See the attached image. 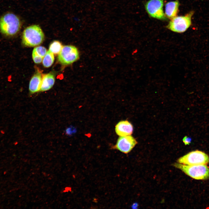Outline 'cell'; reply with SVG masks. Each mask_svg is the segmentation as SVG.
<instances>
[{"label":"cell","mask_w":209,"mask_h":209,"mask_svg":"<svg viewBox=\"0 0 209 209\" xmlns=\"http://www.w3.org/2000/svg\"><path fill=\"white\" fill-rule=\"evenodd\" d=\"M21 25L20 18L13 13H7L0 18V30L6 35L12 36L16 35Z\"/></svg>","instance_id":"cell-1"},{"label":"cell","mask_w":209,"mask_h":209,"mask_svg":"<svg viewBox=\"0 0 209 209\" xmlns=\"http://www.w3.org/2000/svg\"><path fill=\"white\" fill-rule=\"evenodd\" d=\"M44 35L40 26L32 25L26 28L22 36V43L28 47L36 46L42 44L44 40Z\"/></svg>","instance_id":"cell-2"},{"label":"cell","mask_w":209,"mask_h":209,"mask_svg":"<svg viewBox=\"0 0 209 209\" xmlns=\"http://www.w3.org/2000/svg\"><path fill=\"white\" fill-rule=\"evenodd\" d=\"M173 165L194 179L205 180L209 178V168L206 164L187 165L178 163Z\"/></svg>","instance_id":"cell-3"},{"label":"cell","mask_w":209,"mask_h":209,"mask_svg":"<svg viewBox=\"0 0 209 209\" xmlns=\"http://www.w3.org/2000/svg\"><path fill=\"white\" fill-rule=\"evenodd\" d=\"M194 12L191 11L184 16H176L171 19L167 28L174 32L181 33L185 32L192 24V17Z\"/></svg>","instance_id":"cell-4"},{"label":"cell","mask_w":209,"mask_h":209,"mask_svg":"<svg viewBox=\"0 0 209 209\" xmlns=\"http://www.w3.org/2000/svg\"><path fill=\"white\" fill-rule=\"evenodd\" d=\"M177 162L187 165H206L209 163V156L203 152L196 150L181 157L177 160Z\"/></svg>","instance_id":"cell-5"},{"label":"cell","mask_w":209,"mask_h":209,"mask_svg":"<svg viewBox=\"0 0 209 209\" xmlns=\"http://www.w3.org/2000/svg\"><path fill=\"white\" fill-rule=\"evenodd\" d=\"M79 58V52L75 46L66 45L63 47L57 58L58 61L61 64L65 65L73 63Z\"/></svg>","instance_id":"cell-6"},{"label":"cell","mask_w":209,"mask_h":209,"mask_svg":"<svg viewBox=\"0 0 209 209\" xmlns=\"http://www.w3.org/2000/svg\"><path fill=\"white\" fill-rule=\"evenodd\" d=\"M163 0H149L145 4V10L151 17L161 20H166L163 7Z\"/></svg>","instance_id":"cell-7"},{"label":"cell","mask_w":209,"mask_h":209,"mask_svg":"<svg viewBox=\"0 0 209 209\" xmlns=\"http://www.w3.org/2000/svg\"><path fill=\"white\" fill-rule=\"evenodd\" d=\"M137 143L135 138L131 135L120 136L113 148L125 154L129 153Z\"/></svg>","instance_id":"cell-8"},{"label":"cell","mask_w":209,"mask_h":209,"mask_svg":"<svg viewBox=\"0 0 209 209\" xmlns=\"http://www.w3.org/2000/svg\"><path fill=\"white\" fill-rule=\"evenodd\" d=\"M115 131L116 134L123 136L131 135L133 133V127L131 124L127 120H122L116 125Z\"/></svg>","instance_id":"cell-9"},{"label":"cell","mask_w":209,"mask_h":209,"mask_svg":"<svg viewBox=\"0 0 209 209\" xmlns=\"http://www.w3.org/2000/svg\"><path fill=\"white\" fill-rule=\"evenodd\" d=\"M42 77L41 73L36 72L32 77L30 82L29 89L30 93H35L40 91Z\"/></svg>","instance_id":"cell-10"},{"label":"cell","mask_w":209,"mask_h":209,"mask_svg":"<svg viewBox=\"0 0 209 209\" xmlns=\"http://www.w3.org/2000/svg\"><path fill=\"white\" fill-rule=\"evenodd\" d=\"M179 5L178 0L167 3L165 5L166 16L171 19L176 16L178 12Z\"/></svg>","instance_id":"cell-11"},{"label":"cell","mask_w":209,"mask_h":209,"mask_svg":"<svg viewBox=\"0 0 209 209\" xmlns=\"http://www.w3.org/2000/svg\"><path fill=\"white\" fill-rule=\"evenodd\" d=\"M55 81V76L53 73H50L44 75L40 91H44L49 90L53 85Z\"/></svg>","instance_id":"cell-12"},{"label":"cell","mask_w":209,"mask_h":209,"mask_svg":"<svg viewBox=\"0 0 209 209\" xmlns=\"http://www.w3.org/2000/svg\"><path fill=\"white\" fill-rule=\"evenodd\" d=\"M54 60V54L48 50L43 58L42 64L46 68L49 67L53 64Z\"/></svg>","instance_id":"cell-13"},{"label":"cell","mask_w":209,"mask_h":209,"mask_svg":"<svg viewBox=\"0 0 209 209\" xmlns=\"http://www.w3.org/2000/svg\"><path fill=\"white\" fill-rule=\"evenodd\" d=\"M63 46L61 43L58 41L53 42L49 46V50L53 54H58L60 52Z\"/></svg>","instance_id":"cell-14"},{"label":"cell","mask_w":209,"mask_h":209,"mask_svg":"<svg viewBox=\"0 0 209 209\" xmlns=\"http://www.w3.org/2000/svg\"><path fill=\"white\" fill-rule=\"evenodd\" d=\"M46 52V48L43 46H40L35 47L33 51L32 54L43 58Z\"/></svg>","instance_id":"cell-15"},{"label":"cell","mask_w":209,"mask_h":209,"mask_svg":"<svg viewBox=\"0 0 209 209\" xmlns=\"http://www.w3.org/2000/svg\"><path fill=\"white\" fill-rule=\"evenodd\" d=\"M32 58L34 62L36 64H39L41 63L42 61L43 58L33 54H32Z\"/></svg>","instance_id":"cell-16"},{"label":"cell","mask_w":209,"mask_h":209,"mask_svg":"<svg viewBox=\"0 0 209 209\" xmlns=\"http://www.w3.org/2000/svg\"><path fill=\"white\" fill-rule=\"evenodd\" d=\"M183 141L185 145H189L191 143L192 139L190 137L185 136L183 138Z\"/></svg>","instance_id":"cell-17"},{"label":"cell","mask_w":209,"mask_h":209,"mask_svg":"<svg viewBox=\"0 0 209 209\" xmlns=\"http://www.w3.org/2000/svg\"><path fill=\"white\" fill-rule=\"evenodd\" d=\"M138 206V204L136 203H134L132 206V207L133 208H137Z\"/></svg>","instance_id":"cell-18"}]
</instances>
